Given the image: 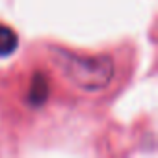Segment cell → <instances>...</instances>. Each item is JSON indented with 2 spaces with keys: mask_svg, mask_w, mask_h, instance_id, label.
<instances>
[{
  "mask_svg": "<svg viewBox=\"0 0 158 158\" xmlns=\"http://www.w3.org/2000/svg\"><path fill=\"white\" fill-rule=\"evenodd\" d=\"M52 58L67 80L84 91L104 89L115 74L110 56H80L61 48H52Z\"/></svg>",
  "mask_w": 158,
  "mask_h": 158,
  "instance_id": "6da1fadb",
  "label": "cell"
},
{
  "mask_svg": "<svg viewBox=\"0 0 158 158\" xmlns=\"http://www.w3.org/2000/svg\"><path fill=\"white\" fill-rule=\"evenodd\" d=\"M48 80H47V76L43 73H37L34 76V80H32V86H30V93H28V101L32 104H43L48 97Z\"/></svg>",
  "mask_w": 158,
  "mask_h": 158,
  "instance_id": "7a4b0ae2",
  "label": "cell"
},
{
  "mask_svg": "<svg viewBox=\"0 0 158 158\" xmlns=\"http://www.w3.org/2000/svg\"><path fill=\"white\" fill-rule=\"evenodd\" d=\"M19 45V37L13 28L0 24V56H8L11 54Z\"/></svg>",
  "mask_w": 158,
  "mask_h": 158,
  "instance_id": "3957f363",
  "label": "cell"
}]
</instances>
